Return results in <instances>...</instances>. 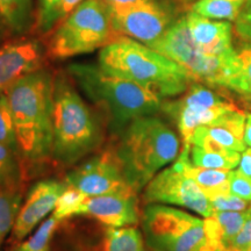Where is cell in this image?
Masks as SVG:
<instances>
[{"label": "cell", "instance_id": "cell-19", "mask_svg": "<svg viewBox=\"0 0 251 251\" xmlns=\"http://www.w3.org/2000/svg\"><path fill=\"white\" fill-rule=\"evenodd\" d=\"M0 19L13 35L29 34L36 21L33 0H0Z\"/></svg>", "mask_w": 251, "mask_h": 251}, {"label": "cell", "instance_id": "cell-26", "mask_svg": "<svg viewBox=\"0 0 251 251\" xmlns=\"http://www.w3.org/2000/svg\"><path fill=\"white\" fill-rule=\"evenodd\" d=\"M62 220L51 215L39 226L29 238L20 243L13 251H50V242Z\"/></svg>", "mask_w": 251, "mask_h": 251}, {"label": "cell", "instance_id": "cell-20", "mask_svg": "<svg viewBox=\"0 0 251 251\" xmlns=\"http://www.w3.org/2000/svg\"><path fill=\"white\" fill-rule=\"evenodd\" d=\"M25 174L19 153L0 143V190L23 191Z\"/></svg>", "mask_w": 251, "mask_h": 251}, {"label": "cell", "instance_id": "cell-34", "mask_svg": "<svg viewBox=\"0 0 251 251\" xmlns=\"http://www.w3.org/2000/svg\"><path fill=\"white\" fill-rule=\"evenodd\" d=\"M83 1L84 0H61V2H59L58 11H57L58 24L61 23V21L64 20V19L67 18L69 14L72 13V12L76 9L77 6H79Z\"/></svg>", "mask_w": 251, "mask_h": 251}, {"label": "cell", "instance_id": "cell-29", "mask_svg": "<svg viewBox=\"0 0 251 251\" xmlns=\"http://www.w3.org/2000/svg\"><path fill=\"white\" fill-rule=\"evenodd\" d=\"M87 196L81 193L80 191L68 186L67 190L58 198L52 215L62 220V221L64 219L70 218V216L77 215L78 209H79L81 203L84 202Z\"/></svg>", "mask_w": 251, "mask_h": 251}, {"label": "cell", "instance_id": "cell-22", "mask_svg": "<svg viewBox=\"0 0 251 251\" xmlns=\"http://www.w3.org/2000/svg\"><path fill=\"white\" fill-rule=\"evenodd\" d=\"M143 233L134 226L109 228L106 231L102 251H146Z\"/></svg>", "mask_w": 251, "mask_h": 251}, {"label": "cell", "instance_id": "cell-31", "mask_svg": "<svg viewBox=\"0 0 251 251\" xmlns=\"http://www.w3.org/2000/svg\"><path fill=\"white\" fill-rule=\"evenodd\" d=\"M229 188L230 193L251 201V177L238 170H231L229 174Z\"/></svg>", "mask_w": 251, "mask_h": 251}, {"label": "cell", "instance_id": "cell-13", "mask_svg": "<svg viewBox=\"0 0 251 251\" xmlns=\"http://www.w3.org/2000/svg\"><path fill=\"white\" fill-rule=\"evenodd\" d=\"M47 47L34 37L18 36L0 46V90L46 68Z\"/></svg>", "mask_w": 251, "mask_h": 251}, {"label": "cell", "instance_id": "cell-15", "mask_svg": "<svg viewBox=\"0 0 251 251\" xmlns=\"http://www.w3.org/2000/svg\"><path fill=\"white\" fill-rule=\"evenodd\" d=\"M77 215H87L109 228L135 226L141 221L137 194H103L87 197Z\"/></svg>", "mask_w": 251, "mask_h": 251}, {"label": "cell", "instance_id": "cell-5", "mask_svg": "<svg viewBox=\"0 0 251 251\" xmlns=\"http://www.w3.org/2000/svg\"><path fill=\"white\" fill-rule=\"evenodd\" d=\"M98 64L107 74L140 84L162 99L180 96L194 81L172 59L125 36L101 48Z\"/></svg>", "mask_w": 251, "mask_h": 251}, {"label": "cell", "instance_id": "cell-30", "mask_svg": "<svg viewBox=\"0 0 251 251\" xmlns=\"http://www.w3.org/2000/svg\"><path fill=\"white\" fill-rule=\"evenodd\" d=\"M214 212H246L249 208V201L233 193H222L208 198Z\"/></svg>", "mask_w": 251, "mask_h": 251}, {"label": "cell", "instance_id": "cell-3", "mask_svg": "<svg viewBox=\"0 0 251 251\" xmlns=\"http://www.w3.org/2000/svg\"><path fill=\"white\" fill-rule=\"evenodd\" d=\"M67 72L76 86L106 114L109 129L118 136L135 119L162 111L163 99L140 84L113 76L101 68L75 63Z\"/></svg>", "mask_w": 251, "mask_h": 251}, {"label": "cell", "instance_id": "cell-17", "mask_svg": "<svg viewBox=\"0 0 251 251\" xmlns=\"http://www.w3.org/2000/svg\"><path fill=\"white\" fill-rule=\"evenodd\" d=\"M247 114L240 108L228 112L224 117L208 126L197 128L196 130L206 135L225 148L242 153L247 149L243 135L246 127Z\"/></svg>", "mask_w": 251, "mask_h": 251}, {"label": "cell", "instance_id": "cell-38", "mask_svg": "<svg viewBox=\"0 0 251 251\" xmlns=\"http://www.w3.org/2000/svg\"><path fill=\"white\" fill-rule=\"evenodd\" d=\"M241 97H242V102L244 107H247L249 111H251V93L246 94V96H241Z\"/></svg>", "mask_w": 251, "mask_h": 251}, {"label": "cell", "instance_id": "cell-12", "mask_svg": "<svg viewBox=\"0 0 251 251\" xmlns=\"http://www.w3.org/2000/svg\"><path fill=\"white\" fill-rule=\"evenodd\" d=\"M113 28L121 37H129L152 47L176 21L171 9L159 0H142L131 6L109 9Z\"/></svg>", "mask_w": 251, "mask_h": 251}, {"label": "cell", "instance_id": "cell-21", "mask_svg": "<svg viewBox=\"0 0 251 251\" xmlns=\"http://www.w3.org/2000/svg\"><path fill=\"white\" fill-rule=\"evenodd\" d=\"M187 152L190 162L193 165L218 170H234L240 164L241 152L230 150L229 152H216L202 149L198 146H190L183 148Z\"/></svg>", "mask_w": 251, "mask_h": 251}, {"label": "cell", "instance_id": "cell-24", "mask_svg": "<svg viewBox=\"0 0 251 251\" xmlns=\"http://www.w3.org/2000/svg\"><path fill=\"white\" fill-rule=\"evenodd\" d=\"M246 0H197L191 11L213 20L235 21Z\"/></svg>", "mask_w": 251, "mask_h": 251}, {"label": "cell", "instance_id": "cell-8", "mask_svg": "<svg viewBox=\"0 0 251 251\" xmlns=\"http://www.w3.org/2000/svg\"><path fill=\"white\" fill-rule=\"evenodd\" d=\"M150 48L157 50L186 70L194 81L211 87H226L234 68L235 52L214 57L202 54L194 45L185 17L176 20L162 39Z\"/></svg>", "mask_w": 251, "mask_h": 251}, {"label": "cell", "instance_id": "cell-42", "mask_svg": "<svg viewBox=\"0 0 251 251\" xmlns=\"http://www.w3.org/2000/svg\"><path fill=\"white\" fill-rule=\"evenodd\" d=\"M184 1H193V0H184Z\"/></svg>", "mask_w": 251, "mask_h": 251}, {"label": "cell", "instance_id": "cell-40", "mask_svg": "<svg viewBox=\"0 0 251 251\" xmlns=\"http://www.w3.org/2000/svg\"><path fill=\"white\" fill-rule=\"evenodd\" d=\"M242 251H251V244H250L249 247L247 248V249H244V250H242Z\"/></svg>", "mask_w": 251, "mask_h": 251}, {"label": "cell", "instance_id": "cell-6", "mask_svg": "<svg viewBox=\"0 0 251 251\" xmlns=\"http://www.w3.org/2000/svg\"><path fill=\"white\" fill-rule=\"evenodd\" d=\"M47 52L51 59L89 54L120 39L112 14L102 0H84L48 35Z\"/></svg>", "mask_w": 251, "mask_h": 251}, {"label": "cell", "instance_id": "cell-32", "mask_svg": "<svg viewBox=\"0 0 251 251\" xmlns=\"http://www.w3.org/2000/svg\"><path fill=\"white\" fill-rule=\"evenodd\" d=\"M235 29L240 36L251 42V0H246L236 20Z\"/></svg>", "mask_w": 251, "mask_h": 251}, {"label": "cell", "instance_id": "cell-33", "mask_svg": "<svg viewBox=\"0 0 251 251\" xmlns=\"http://www.w3.org/2000/svg\"><path fill=\"white\" fill-rule=\"evenodd\" d=\"M251 244V214L248 213V216L244 222L242 229L238 231V234L233 238L229 248L235 251H242L247 249Z\"/></svg>", "mask_w": 251, "mask_h": 251}, {"label": "cell", "instance_id": "cell-35", "mask_svg": "<svg viewBox=\"0 0 251 251\" xmlns=\"http://www.w3.org/2000/svg\"><path fill=\"white\" fill-rule=\"evenodd\" d=\"M240 170L251 177V148H248L241 153Z\"/></svg>", "mask_w": 251, "mask_h": 251}, {"label": "cell", "instance_id": "cell-37", "mask_svg": "<svg viewBox=\"0 0 251 251\" xmlns=\"http://www.w3.org/2000/svg\"><path fill=\"white\" fill-rule=\"evenodd\" d=\"M244 144L251 148V113L247 114L246 119V127H244V135H243Z\"/></svg>", "mask_w": 251, "mask_h": 251}, {"label": "cell", "instance_id": "cell-16", "mask_svg": "<svg viewBox=\"0 0 251 251\" xmlns=\"http://www.w3.org/2000/svg\"><path fill=\"white\" fill-rule=\"evenodd\" d=\"M186 25L197 48L207 56L224 57L235 51L231 43L233 27L229 21L213 20L190 11Z\"/></svg>", "mask_w": 251, "mask_h": 251}, {"label": "cell", "instance_id": "cell-28", "mask_svg": "<svg viewBox=\"0 0 251 251\" xmlns=\"http://www.w3.org/2000/svg\"><path fill=\"white\" fill-rule=\"evenodd\" d=\"M0 143L18 152L13 115H12L7 97L4 92L0 94Z\"/></svg>", "mask_w": 251, "mask_h": 251}, {"label": "cell", "instance_id": "cell-7", "mask_svg": "<svg viewBox=\"0 0 251 251\" xmlns=\"http://www.w3.org/2000/svg\"><path fill=\"white\" fill-rule=\"evenodd\" d=\"M141 225L150 251H212L205 221L190 213L162 203H147Z\"/></svg>", "mask_w": 251, "mask_h": 251}, {"label": "cell", "instance_id": "cell-41", "mask_svg": "<svg viewBox=\"0 0 251 251\" xmlns=\"http://www.w3.org/2000/svg\"><path fill=\"white\" fill-rule=\"evenodd\" d=\"M248 213H249V214H251V202H250V205H249V208H248V211H247Z\"/></svg>", "mask_w": 251, "mask_h": 251}, {"label": "cell", "instance_id": "cell-39", "mask_svg": "<svg viewBox=\"0 0 251 251\" xmlns=\"http://www.w3.org/2000/svg\"><path fill=\"white\" fill-rule=\"evenodd\" d=\"M221 251H235V250L231 249V248H225V249L221 250Z\"/></svg>", "mask_w": 251, "mask_h": 251}, {"label": "cell", "instance_id": "cell-43", "mask_svg": "<svg viewBox=\"0 0 251 251\" xmlns=\"http://www.w3.org/2000/svg\"><path fill=\"white\" fill-rule=\"evenodd\" d=\"M1 93H2V91H1V90H0V94H1Z\"/></svg>", "mask_w": 251, "mask_h": 251}, {"label": "cell", "instance_id": "cell-18", "mask_svg": "<svg viewBox=\"0 0 251 251\" xmlns=\"http://www.w3.org/2000/svg\"><path fill=\"white\" fill-rule=\"evenodd\" d=\"M176 162L187 177L199 185L207 198L230 192L229 174L231 170H218V169H207L193 165L190 162L187 152L184 150Z\"/></svg>", "mask_w": 251, "mask_h": 251}, {"label": "cell", "instance_id": "cell-9", "mask_svg": "<svg viewBox=\"0 0 251 251\" xmlns=\"http://www.w3.org/2000/svg\"><path fill=\"white\" fill-rule=\"evenodd\" d=\"M237 108L227 96L198 81H193L178 99L162 103V111L175 121L179 131L183 148L188 147L197 128L211 125Z\"/></svg>", "mask_w": 251, "mask_h": 251}, {"label": "cell", "instance_id": "cell-25", "mask_svg": "<svg viewBox=\"0 0 251 251\" xmlns=\"http://www.w3.org/2000/svg\"><path fill=\"white\" fill-rule=\"evenodd\" d=\"M23 191L0 190V246L12 231L20 211Z\"/></svg>", "mask_w": 251, "mask_h": 251}, {"label": "cell", "instance_id": "cell-11", "mask_svg": "<svg viewBox=\"0 0 251 251\" xmlns=\"http://www.w3.org/2000/svg\"><path fill=\"white\" fill-rule=\"evenodd\" d=\"M65 176L69 187L76 188L87 197L103 194H137L127 183L115 153L105 150L74 165Z\"/></svg>", "mask_w": 251, "mask_h": 251}, {"label": "cell", "instance_id": "cell-2", "mask_svg": "<svg viewBox=\"0 0 251 251\" xmlns=\"http://www.w3.org/2000/svg\"><path fill=\"white\" fill-rule=\"evenodd\" d=\"M102 140L99 117L78 92L68 72L55 74L51 159L62 166H74L96 151Z\"/></svg>", "mask_w": 251, "mask_h": 251}, {"label": "cell", "instance_id": "cell-23", "mask_svg": "<svg viewBox=\"0 0 251 251\" xmlns=\"http://www.w3.org/2000/svg\"><path fill=\"white\" fill-rule=\"evenodd\" d=\"M227 89L235 91L240 96L251 93V42L244 43L236 49Z\"/></svg>", "mask_w": 251, "mask_h": 251}, {"label": "cell", "instance_id": "cell-14", "mask_svg": "<svg viewBox=\"0 0 251 251\" xmlns=\"http://www.w3.org/2000/svg\"><path fill=\"white\" fill-rule=\"evenodd\" d=\"M67 188L65 181L55 179H45L34 184L15 219L12 240L15 242L25 240L43 219L54 212L58 198Z\"/></svg>", "mask_w": 251, "mask_h": 251}, {"label": "cell", "instance_id": "cell-27", "mask_svg": "<svg viewBox=\"0 0 251 251\" xmlns=\"http://www.w3.org/2000/svg\"><path fill=\"white\" fill-rule=\"evenodd\" d=\"M61 0H39L34 30L41 36H47L57 26V11Z\"/></svg>", "mask_w": 251, "mask_h": 251}, {"label": "cell", "instance_id": "cell-10", "mask_svg": "<svg viewBox=\"0 0 251 251\" xmlns=\"http://www.w3.org/2000/svg\"><path fill=\"white\" fill-rule=\"evenodd\" d=\"M144 203H169L190 209L203 218L214 213L208 198L175 162L161 170L144 187Z\"/></svg>", "mask_w": 251, "mask_h": 251}, {"label": "cell", "instance_id": "cell-1", "mask_svg": "<svg viewBox=\"0 0 251 251\" xmlns=\"http://www.w3.org/2000/svg\"><path fill=\"white\" fill-rule=\"evenodd\" d=\"M54 83L55 74L45 68L21 78L4 92L25 169L51 158Z\"/></svg>", "mask_w": 251, "mask_h": 251}, {"label": "cell", "instance_id": "cell-4", "mask_svg": "<svg viewBox=\"0 0 251 251\" xmlns=\"http://www.w3.org/2000/svg\"><path fill=\"white\" fill-rule=\"evenodd\" d=\"M115 137L113 151L126 180L137 193L179 155L178 135L155 115L135 119Z\"/></svg>", "mask_w": 251, "mask_h": 251}, {"label": "cell", "instance_id": "cell-36", "mask_svg": "<svg viewBox=\"0 0 251 251\" xmlns=\"http://www.w3.org/2000/svg\"><path fill=\"white\" fill-rule=\"evenodd\" d=\"M102 1L107 5L109 9H119L137 4V2L142 1V0H102Z\"/></svg>", "mask_w": 251, "mask_h": 251}]
</instances>
